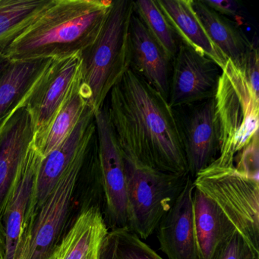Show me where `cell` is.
<instances>
[{
  "label": "cell",
  "mask_w": 259,
  "mask_h": 259,
  "mask_svg": "<svg viewBox=\"0 0 259 259\" xmlns=\"http://www.w3.org/2000/svg\"><path fill=\"white\" fill-rule=\"evenodd\" d=\"M221 73L217 63L181 42L172 63L169 106L177 109L214 98Z\"/></svg>",
  "instance_id": "30bf717a"
},
{
  "label": "cell",
  "mask_w": 259,
  "mask_h": 259,
  "mask_svg": "<svg viewBox=\"0 0 259 259\" xmlns=\"http://www.w3.org/2000/svg\"><path fill=\"white\" fill-rule=\"evenodd\" d=\"M215 116L222 166H235L236 155L258 133L259 95L247 79L242 68L227 60L214 95Z\"/></svg>",
  "instance_id": "277c9868"
},
{
  "label": "cell",
  "mask_w": 259,
  "mask_h": 259,
  "mask_svg": "<svg viewBox=\"0 0 259 259\" xmlns=\"http://www.w3.org/2000/svg\"><path fill=\"white\" fill-rule=\"evenodd\" d=\"M133 13V1H113L99 37L81 54L80 92L95 114L104 108L110 91L130 68Z\"/></svg>",
  "instance_id": "3957f363"
},
{
  "label": "cell",
  "mask_w": 259,
  "mask_h": 259,
  "mask_svg": "<svg viewBox=\"0 0 259 259\" xmlns=\"http://www.w3.org/2000/svg\"><path fill=\"white\" fill-rule=\"evenodd\" d=\"M108 233L102 210L98 206H89L45 259H101Z\"/></svg>",
  "instance_id": "e0dca14e"
},
{
  "label": "cell",
  "mask_w": 259,
  "mask_h": 259,
  "mask_svg": "<svg viewBox=\"0 0 259 259\" xmlns=\"http://www.w3.org/2000/svg\"><path fill=\"white\" fill-rule=\"evenodd\" d=\"M130 68L168 101L172 60L133 13L130 25Z\"/></svg>",
  "instance_id": "2e32d148"
},
{
  "label": "cell",
  "mask_w": 259,
  "mask_h": 259,
  "mask_svg": "<svg viewBox=\"0 0 259 259\" xmlns=\"http://www.w3.org/2000/svg\"><path fill=\"white\" fill-rule=\"evenodd\" d=\"M86 157L69 168L37 211L30 233L29 259L46 258L57 244Z\"/></svg>",
  "instance_id": "7c38bea8"
},
{
  "label": "cell",
  "mask_w": 259,
  "mask_h": 259,
  "mask_svg": "<svg viewBox=\"0 0 259 259\" xmlns=\"http://www.w3.org/2000/svg\"><path fill=\"white\" fill-rule=\"evenodd\" d=\"M112 4L108 0H53L4 55L10 61H25L82 53L99 37Z\"/></svg>",
  "instance_id": "7a4b0ae2"
},
{
  "label": "cell",
  "mask_w": 259,
  "mask_h": 259,
  "mask_svg": "<svg viewBox=\"0 0 259 259\" xmlns=\"http://www.w3.org/2000/svg\"><path fill=\"white\" fill-rule=\"evenodd\" d=\"M41 154L33 142L19 166L6 208V251L4 259H15L20 245L35 186L36 179L42 160Z\"/></svg>",
  "instance_id": "5bb4252c"
},
{
  "label": "cell",
  "mask_w": 259,
  "mask_h": 259,
  "mask_svg": "<svg viewBox=\"0 0 259 259\" xmlns=\"http://www.w3.org/2000/svg\"><path fill=\"white\" fill-rule=\"evenodd\" d=\"M81 53L51 59L25 101L33 127V144L38 148L64 103L74 82L81 75Z\"/></svg>",
  "instance_id": "52a82bcc"
},
{
  "label": "cell",
  "mask_w": 259,
  "mask_h": 259,
  "mask_svg": "<svg viewBox=\"0 0 259 259\" xmlns=\"http://www.w3.org/2000/svg\"><path fill=\"white\" fill-rule=\"evenodd\" d=\"M53 0H0V54L50 7Z\"/></svg>",
  "instance_id": "7402d4cb"
},
{
  "label": "cell",
  "mask_w": 259,
  "mask_h": 259,
  "mask_svg": "<svg viewBox=\"0 0 259 259\" xmlns=\"http://www.w3.org/2000/svg\"><path fill=\"white\" fill-rule=\"evenodd\" d=\"M174 110L180 125L188 170L194 179L219 157L214 98Z\"/></svg>",
  "instance_id": "8fae6325"
},
{
  "label": "cell",
  "mask_w": 259,
  "mask_h": 259,
  "mask_svg": "<svg viewBox=\"0 0 259 259\" xmlns=\"http://www.w3.org/2000/svg\"><path fill=\"white\" fill-rule=\"evenodd\" d=\"M6 251V232L3 220L0 218V259H4Z\"/></svg>",
  "instance_id": "f546056e"
},
{
  "label": "cell",
  "mask_w": 259,
  "mask_h": 259,
  "mask_svg": "<svg viewBox=\"0 0 259 259\" xmlns=\"http://www.w3.org/2000/svg\"><path fill=\"white\" fill-rule=\"evenodd\" d=\"M95 116L98 168L105 204L104 220L111 230L125 228L128 224V195L122 151L104 108Z\"/></svg>",
  "instance_id": "ba28073f"
},
{
  "label": "cell",
  "mask_w": 259,
  "mask_h": 259,
  "mask_svg": "<svg viewBox=\"0 0 259 259\" xmlns=\"http://www.w3.org/2000/svg\"><path fill=\"white\" fill-rule=\"evenodd\" d=\"M95 136V113L88 106L71 134L42 158L28 212L37 213L63 176L77 160L88 155Z\"/></svg>",
  "instance_id": "9c48e42d"
},
{
  "label": "cell",
  "mask_w": 259,
  "mask_h": 259,
  "mask_svg": "<svg viewBox=\"0 0 259 259\" xmlns=\"http://www.w3.org/2000/svg\"><path fill=\"white\" fill-rule=\"evenodd\" d=\"M15 259H28V257L27 256V254H24V253H19L16 256Z\"/></svg>",
  "instance_id": "1f68e13d"
},
{
  "label": "cell",
  "mask_w": 259,
  "mask_h": 259,
  "mask_svg": "<svg viewBox=\"0 0 259 259\" xmlns=\"http://www.w3.org/2000/svg\"><path fill=\"white\" fill-rule=\"evenodd\" d=\"M101 259H163L128 227L110 230Z\"/></svg>",
  "instance_id": "d4e9b609"
},
{
  "label": "cell",
  "mask_w": 259,
  "mask_h": 259,
  "mask_svg": "<svg viewBox=\"0 0 259 259\" xmlns=\"http://www.w3.org/2000/svg\"><path fill=\"white\" fill-rule=\"evenodd\" d=\"M133 8L134 13L146 27L153 38L172 62L181 41L160 10L157 0L133 1Z\"/></svg>",
  "instance_id": "cb8c5ba5"
},
{
  "label": "cell",
  "mask_w": 259,
  "mask_h": 259,
  "mask_svg": "<svg viewBox=\"0 0 259 259\" xmlns=\"http://www.w3.org/2000/svg\"><path fill=\"white\" fill-rule=\"evenodd\" d=\"M128 195V228L141 239L154 233L190 175L157 170L122 154Z\"/></svg>",
  "instance_id": "8992f818"
},
{
  "label": "cell",
  "mask_w": 259,
  "mask_h": 259,
  "mask_svg": "<svg viewBox=\"0 0 259 259\" xmlns=\"http://www.w3.org/2000/svg\"><path fill=\"white\" fill-rule=\"evenodd\" d=\"M193 207L198 259H213L220 247L236 230L221 209L195 187Z\"/></svg>",
  "instance_id": "ffe728a7"
},
{
  "label": "cell",
  "mask_w": 259,
  "mask_h": 259,
  "mask_svg": "<svg viewBox=\"0 0 259 259\" xmlns=\"http://www.w3.org/2000/svg\"><path fill=\"white\" fill-rule=\"evenodd\" d=\"M259 60L257 48L251 44V48L242 67L248 82L255 93L259 95Z\"/></svg>",
  "instance_id": "83f0119b"
},
{
  "label": "cell",
  "mask_w": 259,
  "mask_h": 259,
  "mask_svg": "<svg viewBox=\"0 0 259 259\" xmlns=\"http://www.w3.org/2000/svg\"><path fill=\"white\" fill-rule=\"evenodd\" d=\"M80 87L81 75L74 82L46 136L37 148L42 157H46L71 134L88 107L87 102L80 92Z\"/></svg>",
  "instance_id": "603a6c76"
},
{
  "label": "cell",
  "mask_w": 259,
  "mask_h": 259,
  "mask_svg": "<svg viewBox=\"0 0 259 259\" xmlns=\"http://www.w3.org/2000/svg\"><path fill=\"white\" fill-rule=\"evenodd\" d=\"M213 259H259L236 230L220 247Z\"/></svg>",
  "instance_id": "484cf974"
},
{
  "label": "cell",
  "mask_w": 259,
  "mask_h": 259,
  "mask_svg": "<svg viewBox=\"0 0 259 259\" xmlns=\"http://www.w3.org/2000/svg\"><path fill=\"white\" fill-rule=\"evenodd\" d=\"M51 59L11 61L0 75V135Z\"/></svg>",
  "instance_id": "d6986e66"
},
{
  "label": "cell",
  "mask_w": 259,
  "mask_h": 259,
  "mask_svg": "<svg viewBox=\"0 0 259 259\" xmlns=\"http://www.w3.org/2000/svg\"><path fill=\"white\" fill-rule=\"evenodd\" d=\"M258 133L253 138L250 143L239 153V161L235 168L241 174L251 178L259 177L258 166Z\"/></svg>",
  "instance_id": "4316f807"
},
{
  "label": "cell",
  "mask_w": 259,
  "mask_h": 259,
  "mask_svg": "<svg viewBox=\"0 0 259 259\" xmlns=\"http://www.w3.org/2000/svg\"><path fill=\"white\" fill-rule=\"evenodd\" d=\"M10 60H9L3 54H0V75H2L3 72L6 70L10 63Z\"/></svg>",
  "instance_id": "4dcf8cb0"
},
{
  "label": "cell",
  "mask_w": 259,
  "mask_h": 259,
  "mask_svg": "<svg viewBox=\"0 0 259 259\" xmlns=\"http://www.w3.org/2000/svg\"><path fill=\"white\" fill-rule=\"evenodd\" d=\"M106 116L122 154L150 167L189 175L177 113L131 68L110 91Z\"/></svg>",
  "instance_id": "6da1fadb"
},
{
  "label": "cell",
  "mask_w": 259,
  "mask_h": 259,
  "mask_svg": "<svg viewBox=\"0 0 259 259\" xmlns=\"http://www.w3.org/2000/svg\"><path fill=\"white\" fill-rule=\"evenodd\" d=\"M192 7L213 45L227 60L242 67L251 47L242 31L202 0H192Z\"/></svg>",
  "instance_id": "44dd1931"
},
{
  "label": "cell",
  "mask_w": 259,
  "mask_h": 259,
  "mask_svg": "<svg viewBox=\"0 0 259 259\" xmlns=\"http://www.w3.org/2000/svg\"><path fill=\"white\" fill-rule=\"evenodd\" d=\"M193 178L189 177L157 228L160 248L168 259H198L194 225Z\"/></svg>",
  "instance_id": "4fadbf2b"
},
{
  "label": "cell",
  "mask_w": 259,
  "mask_h": 259,
  "mask_svg": "<svg viewBox=\"0 0 259 259\" xmlns=\"http://www.w3.org/2000/svg\"><path fill=\"white\" fill-rule=\"evenodd\" d=\"M193 181L259 256L258 180L241 174L235 166L213 162L197 174Z\"/></svg>",
  "instance_id": "5b68a950"
},
{
  "label": "cell",
  "mask_w": 259,
  "mask_h": 259,
  "mask_svg": "<svg viewBox=\"0 0 259 259\" xmlns=\"http://www.w3.org/2000/svg\"><path fill=\"white\" fill-rule=\"evenodd\" d=\"M34 140V127L25 106L16 110L0 135V218L5 213L19 166Z\"/></svg>",
  "instance_id": "9a60e30c"
},
{
  "label": "cell",
  "mask_w": 259,
  "mask_h": 259,
  "mask_svg": "<svg viewBox=\"0 0 259 259\" xmlns=\"http://www.w3.org/2000/svg\"><path fill=\"white\" fill-rule=\"evenodd\" d=\"M204 4L209 8L224 17L237 18L239 7L236 1L233 0H223V1H212L202 0Z\"/></svg>",
  "instance_id": "f1b7e54d"
},
{
  "label": "cell",
  "mask_w": 259,
  "mask_h": 259,
  "mask_svg": "<svg viewBox=\"0 0 259 259\" xmlns=\"http://www.w3.org/2000/svg\"><path fill=\"white\" fill-rule=\"evenodd\" d=\"M157 2L180 41L208 57L223 69L228 60L207 35L194 10L192 0H157Z\"/></svg>",
  "instance_id": "ac0fdd59"
}]
</instances>
